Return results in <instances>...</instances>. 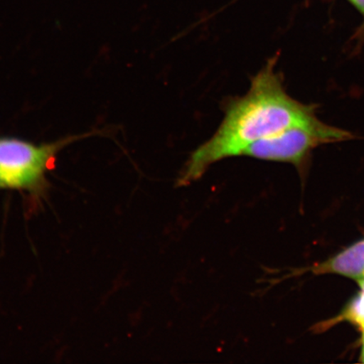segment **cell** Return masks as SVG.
<instances>
[{
    "label": "cell",
    "mask_w": 364,
    "mask_h": 364,
    "mask_svg": "<svg viewBox=\"0 0 364 364\" xmlns=\"http://www.w3.org/2000/svg\"><path fill=\"white\" fill-rule=\"evenodd\" d=\"M277 63V56L270 58L253 77L247 94L228 102L215 133L191 154L179 177L180 185L199 179L223 159L242 156L245 149L259 141L318 119L311 107L286 92Z\"/></svg>",
    "instance_id": "1"
},
{
    "label": "cell",
    "mask_w": 364,
    "mask_h": 364,
    "mask_svg": "<svg viewBox=\"0 0 364 364\" xmlns=\"http://www.w3.org/2000/svg\"><path fill=\"white\" fill-rule=\"evenodd\" d=\"M84 136L36 144L16 136H0V181L4 188L36 192L46 184V175L63 148Z\"/></svg>",
    "instance_id": "2"
},
{
    "label": "cell",
    "mask_w": 364,
    "mask_h": 364,
    "mask_svg": "<svg viewBox=\"0 0 364 364\" xmlns=\"http://www.w3.org/2000/svg\"><path fill=\"white\" fill-rule=\"evenodd\" d=\"M352 139L348 132L336 129L317 119L255 143L242 156L261 161L292 164L301 168L312 150L321 144Z\"/></svg>",
    "instance_id": "3"
},
{
    "label": "cell",
    "mask_w": 364,
    "mask_h": 364,
    "mask_svg": "<svg viewBox=\"0 0 364 364\" xmlns=\"http://www.w3.org/2000/svg\"><path fill=\"white\" fill-rule=\"evenodd\" d=\"M316 273H338L361 283L364 280V240L315 269Z\"/></svg>",
    "instance_id": "4"
},
{
    "label": "cell",
    "mask_w": 364,
    "mask_h": 364,
    "mask_svg": "<svg viewBox=\"0 0 364 364\" xmlns=\"http://www.w3.org/2000/svg\"><path fill=\"white\" fill-rule=\"evenodd\" d=\"M359 284L361 285V292L346 309L341 317L356 324L364 331V280Z\"/></svg>",
    "instance_id": "5"
},
{
    "label": "cell",
    "mask_w": 364,
    "mask_h": 364,
    "mask_svg": "<svg viewBox=\"0 0 364 364\" xmlns=\"http://www.w3.org/2000/svg\"><path fill=\"white\" fill-rule=\"evenodd\" d=\"M349 1L351 2L364 16V0H349Z\"/></svg>",
    "instance_id": "6"
},
{
    "label": "cell",
    "mask_w": 364,
    "mask_h": 364,
    "mask_svg": "<svg viewBox=\"0 0 364 364\" xmlns=\"http://www.w3.org/2000/svg\"><path fill=\"white\" fill-rule=\"evenodd\" d=\"M362 360L364 363V331H363V350H362Z\"/></svg>",
    "instance_id": "7"
},
{
    "label": "cell",
    "mask_w": 364,
    "mask_h": 364,
    "mask_svg": "<svg viewBox=\"0 0 364 364\" xmlns=\"http://www.w3.org/2000/svg\"><path fill=\"white\" fill-rule=\"evenodd\" d=\"M4 188V185L2 184L1 181H0V189Z\"/></svg>",
    "instance_id": "8"
}]
</instances>
